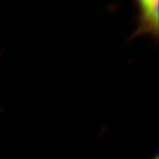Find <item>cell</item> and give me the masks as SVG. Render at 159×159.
Segmentation results:
<instances>
[{
    "instance_id": "obj_1",
    "label": "cell",
    "mask_w": 159,
    "mask_h": 159,
    "mask_svg": "<svg viewBox=\"0 0 159 159\" xmlns=\"http://www.w3.org/2000/svg\"><path fill=\"white\" fill-rule=\"evenodd\" d=\"M138 8L136 28L130 39L149 36L158 41L159 36V0H134Z\"/></svg>"
}]
</instances>
